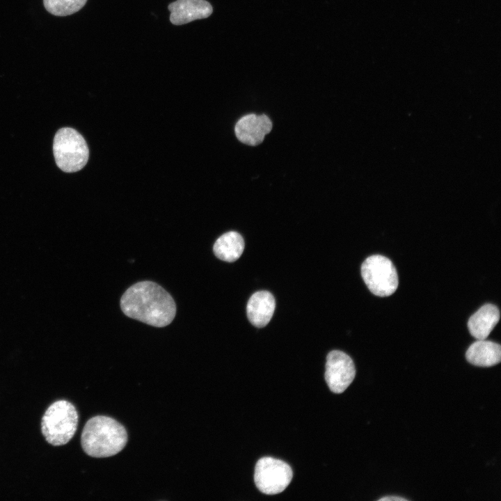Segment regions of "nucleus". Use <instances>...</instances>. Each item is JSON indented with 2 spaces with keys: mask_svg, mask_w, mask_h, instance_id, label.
<instances>
[{
  "mask_svg": "<svg viewBox=\"0 0 501 501\" xmlns=\"http://www.w3.org/2000/svg\"><path fill=\"white\" fill-rule=\"evenodd\" d=\"M120 307L127 317L156 327L170 324L176 313V305L170 294L149 280L129 287L121 297Z\"/></svg>",
  "mask_w": 501,
  "mask_h": 501,
  "instance_id": "obj_1",
  "label": "nucleus"
},
{
  "mask_svg": "<svg viewBox=\"0 0 501 501\" xmlns=\"http://www.w3.org/2000/svg\"><path fill=\"white\" fill-rule=\"evenodd\" d=\"M127 442L125 428L115 419L97 415L89 419L82 431V449L92 457L103 458L120 452Z\"/></svg>",
  "mask_w": 501,
  "mask_h": 501,
  "instance_id": "obj_2",
  "label": "nucleus"
},
{
  "mask_svg": "<svg viewBox=\"0 0 501 501\" xmlns=\"http://www.w3.org/2000/svg\"><path fill=\"white\" fill-rule=\"evenodd\" d=\"M79 421L76 407L70 401L60 399L53 402L41 420V431L50 445L67 444L75 434Z\"/></svg>",
  "mask_w": 501,
  "mask_h": 501,
  "instance_id": "obj_3",
  "label": "nucleus"
},
{
  "mask_svg": "<svg viewBox=\"0 0 501 501\" xmlns=\"http://www.w3.org/2000/svg\"><path fill=\"white\" fill-rule=\"evenodd\" d=\"M53 152L57 166L66 173L80 170L89 157L84 138L71 127H63L57 131L54 138Z\"/></svg>",
  "mask_w": 501,
  "mask_h": 501,
  "instance_id": "obj_4",
  "label": "nucleus"
},
{
  "mask_svg": "<svg viewBox=\"0 0 501 501\" xmlns=\"http://www.w3.org/2000/svg\"><path fill=\"white\" fill-rule=\"evenodd\" d=\"M362 278L369 291L378 296H388L398 287V276L393 263L388 257L374 255L361 266Z\"/></svg>",
  "mask_w": 501,
  "mask_h": 501,
  "instance_id": "obj_5",
  "label": "nucleus"
},
{
  "mask_svg": "<svg viewBox=\"0 0 501 501\" xmlns=\"http://www.w3.org/2000/svg\"><path fill=\"white\" fill-rule=\"evenodd\" d=\"M293 476L291 467L285 461L272 457H263L255 465L254 480L263 493L275 495L283 491Z\"/></svg>",
  "mask_w": 501,
  "mask_h": 501,
  "instance_id": "obj_6",
  "label": "nucleus"
},
{
  "mask_svg": "<svg viewBox=\"0 0 501 501\" xmlns=\"http://www.w3.org/2000/svg\"><path fill=\"white\" fill-rule=\"evenodd\" d=\"M355 375V365L350 356L338 350L328 353L326 357L325 380L333 392H343L352 383Z\"/></svg>",
  "mask_w": 501,
  "mask_h": 501,
  "instance_id": "obj_7",
  "label": "nucleus"
},
{
  "mask_svg": "<svg viewBox=\"0 0 501 501\" xmlns=\"http://www.w3.org/2000/svg\"><path fill=\"white\" fill-rule=\"evenodd\" d=\"M272 120L265 113H247L237 121L234 132L241 144L256 147L262 144L273 129Z\"/></svg>",
  "mask_w": 501,
  "mask_h": 501,
  "instance_id": "obj_8",
  "label": "nucleus"
},
{
  "mask_svg": "<svg viewBox=\"0 0 501 501\" xmlns=\"http://www.w3.org/2000/svg\"><path fill=\"white\" fill-rule=\"evenodd\" d=\"M168 9L170 12V21L175 25L207 18L213 10L206 0H177L169 4Z\"/></svg>",
  "mask_w": 501,
  "mask_h": 501,
  "instance_id": "obj_9",
  "label": "nucleus"
},
{
  "mask_svg": "<svg viewBox=\"0 0 501 501\" xmlns=\"http://www.w3.org/2000/svg\"><path fill=\"white\" fill-rule=\"evenodd\" d=\"M275 306V299L271 293L267 291L256 292L247 303L248 319L255 326L264 327L271 320Z\"/></svg>",
  "mask_w": 501,
  "mask_h": 501,
  "instance_id": "obj_10",
  "label": "nucleus"
},
{
  "mask_svg": "<svg viewBox=\"0 0 501 501\" xmlns=\"http://www.w3.org/2000/svg\"><path fill=\"white\" fill-rule=\"evenodd\" d=\"M499 309L493 304L482 305L468 319L470 333L477 340H485L500 319Z\"/></svg>",
  "mask_w": 501,
  "mask_h": 501,
  "instance_id": "obj_11",
  "label": "nucleus"
},
{
  "mask_svg": "<svg viewBox=\"0 0 501 501\" xmlns=\"http://www.w3.org/2000/svg\"><path fill=\"white\" fill-rule=\"evenodd\" d=\"M466 358L470 364L479 367H491L501 360V347L498 343L478 340L467 349Z\"/></svg>",
  "mask_w": 501,
  "mask_h": 501,
  "instance_id": "obj_12",
  "label": "nucleus"
},
{
  "mask_svg": "<svg viewBox=\"0 0 501 501\" xmlns=\"http://www.w3.org/2000/svg\"><path fill=\"white\" fill-rule=\"evenodd\" d=\"M244 249V239L239 233L234 231L223 234L216 239L213 246L216 257L228 262L238 260Z\"/></svg>",
  "mask_w": 501,
  "mask_h": 501,
  "instance_id": "obj_13",
  "label": "nucleus"
},
{
  "mask_svg": "<svg viewBox=\"0 0 501 501\" xmlns=\"http://www.w3.org/2000/svg\"><path fill=\"white\" fill-rule=\"evenodd\" d=\"M87 0H43L46 10L56 16H67L77 13Z\"/></svg>",
  "mask_w": 501,
  "mask_h": 501,
  "instance_id": "obj_14",
  "label": "nucleus"
},
{
  "mask_svg": "<svg viewBox=\"0 0 501 501\" xmlns=\"http://www.w3.org/2000/svg\"><path fill=\"white\" fill-rule=\"evenodd\" d=\"M379 500H381H381L382 501H391V500L403 501V500H404V501H406L407 500L406 498H404L401 497L392 495V496L383 497V498H380Z\"/></svg>",
  "mask_w": 501,
  "mask_h": 501,
  "instance_id": "obj_15",
  "label": "nucleus"
}]
</instances>
